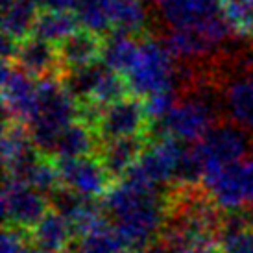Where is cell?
Returning <instances> with one entry per match:
<instances>
[{
	"label": "cell",
	"instance_id": "19",
	"mask_svg": "<svg viewBox=\"0 0 253 253\" xmlns=\"http://www.w3.org/2000/svg\"><path fill=\"white\" fill-rule=\"evenodd\" d=\"M100 144L102 141H100L96 129L91 124L78 119L61 133L52 157L76 159V157H85V155H96Z\"/></svg>",
	"mask_w": 253,
	"mask_h": 253
},
{
	"label": "cell",
	"instance_id": "14",
	"mask_svg": "<svg viewBox=\"0 0 253 253\" xmlns=\"http://www.w3.org/2000/svg\"><path fill=\"white\" fill-rule=\"evenodd\" d=\"M154 6L167 28L192 26L222 15L220 0H154Z\"/></svg>",
	"mask_w": 253,
	"mask_h": 253
},
{
	"label": "cell",
	"instance_id": "29",
	"mask_svg": "<svg viewBox=\"0 0 253 253\" xmlns=\"http://www.w3.org/2000/svg\"><path fill=\"white\" fill-rule=\"evenodd\" d=\"M181 253H220V250H214V246L209 244V246H198V248H190V250H183Z\"/></svg>",
	"mask_w": 253,
	"mask_h": 253
},
{
	"label": "cell",
	"instance_id": "6",
	"mask_svg": "<svg viewBox=\"0 0 253 253\" xmlns=\"http://www.w3.org/2000/svg\"><path fill=\"white\" fill-rule=\"evenodd\" d=\"M252 146L253 139L250 131L229 120L214 124L200 141L192 142V148L205 169L204 179L227 165L246 159V155L252 154Z\"/></svg>",
	"mask_w": 253,
	"mask_h": 253
},
{
	"label": "cell",
	"instance_id": "7",
	"mask_svg": "<svg viewBox=\"0 0 253 253\" xmlns=\"http://www.w3.org/2000/svg\"><path fill=\"white\" fill-rule=\"evenodd\" d=\"M205 190L225 211L253 207V157L227 165L204 179Z\"/></svg>",
	"mask_w": 253,
	"mask_h": 253
},
{
	"label": "cell",
	"instance_id": "31",
	"mask_svg": "<svg viewBox=\"0 0 253 253\" xmlns=\"http://www.w3.org/2000/svg\"><path fill=\"white\" fill-rule=\"evenodd\" d=\"M240 2H242V6L246 7L248 11L252 13V17H253V0H240Z\"/></svg>",
	"mask_w": 253,
	"mask_h": 253
},
{
	"label": "cell",
	"instance_id": "22",
	"mask_svg": "<svg viewBox=\"0 0 253 253\" xmlns=\"http://www.w3.org/2000/svg\"><path fill=\"white\" fill-rule=\"evenodd\" d=\"M129 250L127 240L106 222L82 233V239L74 246L76 253H129Z\"/></svg>",
	"mask_w": 253,
	"mask_h": 253
},
{
	"label": "cell",
	"instance_id": "33",
	"mask_svg": "<svg viewBox=\"0 0 253 253\" xmlns=\"http://www.w3.org/2000/svg\"><path fill=\"white\" fill-rule=\"evenodd\" d=\"M252 157H253V146H252Z\"/></svg>",
	"mask_w": 253,
	"mask_h": 253
},
{
	"label": "cell",
	"instance_id": "13",
	"mask_svg": "<svg viewBox=\"0 0 253 253\" xmlns=\"http://www.w3.org/2000/svg\"><path fill=\"white\" fill-rule=\"evenodd\" d=\"M222 109L229 122L253 133V72H237L225 78Z\"/></svg>",
	"mask_w": 253,
	"mask_h": 253
},
{
	"label": "cell",
	"instance_id": "9",
	"mask_svg": "<svg viewBox=\"0 0 253 253\" xmlns=\"http://www.w3.org/2000/svg\"><path fill=\"white\" fill-rule=\"evenodd\" d=\"M2 207L6 224L30 231L50 207L48 194L32 187L30 183L6 176L2 190Z\"/></svg>",
	"mask_w": 253,
	"mask_h": 253
},
{
	"label": "cell",
	"instance_id": "26",
	"mask_svg": "<svg viewBox=\"0 0 253 253\" xmlns=\"http://www.w3.org/2000/svg\"><path fill=\"white\" fill-rule=\"evenodd\" d=\"M26 237H28V231L13 227V225H6L4 235H2V252L0 253H22V250L28 246Z\"/></svg>",
	"mask_w": 253,
	"mask_h": 253
},
{
	"label": "cell",
	"instance_id": "28",
	"mask_svg": "<svg viewBox=\"0 0 253 253\" xmlns=\"http://www.w3.org/2000/svg\"><path fill=\"white\" fill-rule=\"evenodd\" d=\"M129 253H131V252H129ZM141 253H181V252H179V250H176V248L169 246L167 242H161V244H154V246H150L148 250H144V252H141Z\"/></svg>",
	"mask_w": 253,
	"mask_h": 253
},
{
	"label": "cell",
	"instance_id": "8",
	"mask_svg": "<svg viewBox=\"0 0 253 253\" xmlns=\"http://www.w3.org/2000/svg\"><path fill=\"white\" fill-rule=\"evenodd\" d=\"M150 120L152 119L148 115L144 100L133 94V96H124L104 107L94 129L102 142L146 137Z\"/></svg>",
	"mask_w": 253,
	"mask_h": 253
},
{
	"label": "cell",
	"instance_id": "21",
	"mask_svg": "<svg viewBox=\"0 0 253 253\" xmlns=\"http://www.w3.org/2000/svg\"><path fill=\"white\" fill-rule=\"evenodd\" d=\"M139 48H141V39L124 32H111L104 37L102 63L120 74H126L135 63Z\"/></svg>",
	"mask_w": 253,
	"mask_h": 253
},
{
	"label": "cell",
	"instance_id": "2",
	"mask_svg": "<svg viewBox=\"0 0 253 253\" xmlns=\"http://www.w3.org/2000/svg\"><path fill=\"white\" fill-rule=\"evenodd\" d=\"M80 119V102L65 89L59 76L39 80V98L28 131L42 155H54L59 137Z\"/></svg>",
	"mask_w": 253,
	"mask_h": 253
},
{
	"label": "cell",
	"instance_id": "11",
	"mask_svg": "<svg viewBox=\"0 0 253 253\" xmlns=\"http://www.w3.org/2000/svg\"><path fill=\"white\" fill-rule=\"evenodd\" d=\"M57 172L63 187L87 198L106 196L111 189V174L98 155H85L76 159H57Z\"/></svg>",
	"mask_w": 253,
	"mask_h": 253
},
{
	"label": "cell",
	"instance_id": "25",
	"mask_svg": "<svg viewBox=\"0 0 253 253\" xmlns=\"http://www.w3.org/2000/svg\"><path fill=\"white\" fill-rule=\"evenodd\" d=\"M80 26L106 37L111 34V17H109V0H80L76 9Z\"/></svg>",
	"mask_w": 253,
	"mask_h": 253
},
{
	"label": "cell",
	"instance_id": "1",
	"mask_svg": "<svg viewBox=\"0 0 253 253\" xmlns=\"http://www.w3.org/2000/svg\"><path fill=\"white\" fill-rule=\"evenodd\" d=\"M102 207L131 250L144 248L154 237L161 235L169 214V202L159 190L141 189L126 181L107 190Z\"/></svg>",
	"mask_w": 253,
	"mask_h": 253
},
{
	"label": "cell",
	"instance_id": "3",
	"mask_svg": "<svg viewBox=\"0 0 253 253\" xmlns=\"http://www.w3.org/2000/svg\"><path fill=\"white\" fill-rule=\"evenodd\" d=\"M124 76L129 91L142 100L155 92L179 89L177 61L172 57L163 39L159 41L148 36H142L137 59Z\"/></svg>",
	"mask_w": 253,
	"mask_h": 253
},
{
	"label": "cell",
	"instance_id": "16",
	"mask_svg": "<svg viewBox=\"0 0 253 253\" xmlns=\"http://www.w3.org/2000/svg\"><path fill=\"white\" fill-rule=\"evenodd\" d=\"M218 244L220 253H253V212L248 211V207L225 214Z\"/></svg>",
	"mask_w": 253,
	"mask_h": 253
},
{
	"label": "cell",
	"instance_id": "20",
	"mask_svg": "<svg viewBox=\"0 0 253 253\" xmlns=\"http://www.w3.org/2000/svg\"><path fill=\"white\" fill-rule=\"evenodd\" d=\"M39 13L37 0H2V36L21 42L34 34Z\"/></svg>",
	"mask_w": 253,
	"mask_h": 253
},
{
	"label": "cell",
	"instance_id": "17",
	"mask_svg": "<svg viewBox=\"0 0 253 253\" xmlns=\"http://www.w3.org/2000/svg\"><path fill=\"white\" fill-rule=\"evenodd\" d=\"M146 137H133V139H117V141L102 142L96 155L102 159L113 179L117 177L122 179L127 174V170L137 163L139 155L146 146Z\"/></svg>",
	"mask_w": 253,
	"mask_h": 253
},
{
	"label": "cell",
	"instance_id": "12",
	"mask_svg": "<svg viewBox=\"0 0 253 253\" xmlns=\"http://www.w3.org/2000/svg\"><path fill=\"white\" fill-rule=\"evenodd\" d=\"M11 63L21 67L36 80L63 74V65L59 57V46L36 36L22 39L17 44V52Z\"/></svg>",
	"mask_w": 253,
	"mask_h": 253
},
{
	"label": "cell",
	"instance_id": "24",
	"mask_svg": "<svg viewBox=\"0 0 253 253\" xmlns=\"http://www.w3.org/2000/svg\"><path fill=\"white\" fill-rule=\"evenodd\" d=\"M80 28H82V26H80V22H78L74 11L41 9L32 36L39 37V39H44V41H48V42H54V44L59 46L67 37H71L72 34Z\"/></svg>",
	"mask_w": 253,
	"mask_h": 253
},
{
	"label": "cell",
	"instance_id": "15",
	"mask_svg": "<svg viewBox=\"0 0 253 253\" xmlns=\"http://www.w3.org/2000/svg\"><path fill=\"white\" fill-rule=\"evenodd\" d=\"M102 54H104V37L85 28L76 30L71 37H67L59 44V57L63 71L102 63Z\"/></svg>",
	"mask_w": 253,
	"mask_h": 253
},
{
	"label": "cell",
	"instance_id": "27",
	"mask_svg": "<svg viewBox=\"0 0 253 253\" xmlns=\"http://www.w3.org/2000/svg\"><path fill=\"white\" fill-rule=\"evenodd\" d=\"M41 9L52 11H74L80 0H37Z\"/></svg>",
	"mask_w": 253,
	"mask_h": 253
},
{
	"label": "cell",
	"instance_id": "30",
	"mask_svg": "<svg viewBox=\"0 0 253 253\" xmlns=\"http://www.w3.org/2000/svg\"><path fill=\"white\" fill-rule=\"evenodd\" d=\"M22 253H52V252H46V250H42L39 246H26L22 250Z\"/></svg>",
	"mask_w": 253,
	"mask_h": 253
},
{
	"label": "cell",
	"instance_id": "5",
	"mask_svg": "<svg viewBox=\"0 0 253 253\" xmlns=\"http://www.w3.org/2000/svg\"><path fill=\"white\" fill-rule=\"evenodd\" d=\"M231 36L233 32L225 22L224 15H218L200 24L169 28L167 36L163 37V42L167 44L176 61L198 63L212 56L218 48H222Z\"/></svg>",
	"mask_w": 253,
	"mask_h": 253
},
{
	"label": "cell",
	"instance_id": "23",
	"mask_svg": "<svg viewBox=\"0 0 253 253\" xmlns=\"http://www.w3.org/2000/svg\"><path fill=\"white\" fill-rule=\"evenodd\" d=\"M111 32H124L129 36H144L148 26V11L139 0H109Z\"/></svg>",
	"mask_w": 253,
	"mask_h": 253
},
{
	"label": "cell",
	"instance_id": "18",
	"mask_svg": "<svg viewBox=\"0 0 253 253\" xmlns=\"http://www.w3.org/2000/svg\"><path fill=\"white\" fill-rule=\"evenodd\" d=\"M74 225L57 211L46 212L44 216L32 227L30 239L34 244L46 252L61 253L67 252L72 244V235H74Z\"/></svg>",
	"mask_w": 253,
	"mask_h": 253
},
{
	"label": "cell",
	"instance_id": "10",
	"mask_svg": "<svg viewBox=\"0 0 253 253\" xmlns=\"http://www.w3.org/2000/svg\"><path fill=\"white\" fill-rule=\"evenodd\" d=\"M39 98V80L30 76L11 61L2 65V102L7 120L28 126L34 119Z\"/></svg>",
	"mask_w": 253,
	"mask_h": 253
},
{
	"label": "cell",
	"instance_id": "4",
	"mask_svg": "<svg viewBox=\"0 0 253 253\" xmlns=\"http://www.w3.org/2000/svg\"><path fill=\"white\" fill-rule=\"evenodd\" d=\"M185 152L181 141L174 137L163 135L146 141V146L139 155V159L127 174L122 177V181L141 187V189L159 190L163 185L176 181L179 161Z\"/></svg>",
	"mask_w": 253,
	"mask_h": 253
},
{
	"label": "cell",
	"instance_id": "34",
	"mask_svg": "<svg viewBox=\"0 0 253 253\" xmlns=\"http://www.w3.org/2000/svg\"><path fill=\"white\" fill-rule=\"evenodd\" d=\"M67 253H76V252H67Z\"/></svg>",
	"mask_w": 253,
	"mask_h": 253
},
{
	"label": "cell",
	"instance_id": "32",
	"mask_svg": "<svg viewBox=\"0 0 253 253\" xmlns=\"http://www.w3.org/2000/svg\"><path fill=\"white\" fill-rule=\"evenodd\" d=\"M139 2H142V4H148V2H154V0H139Z\"/></svg>",
	"mask_w": 253,
	"mask_h": 253
}]
</instances>
